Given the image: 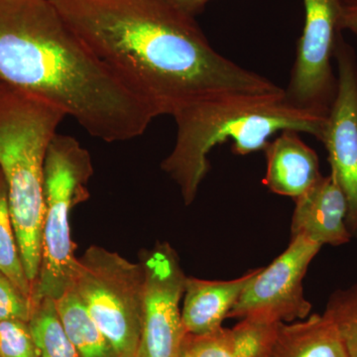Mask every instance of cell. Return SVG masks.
<instances>
[{
  "mask_svg": "<svg viewBox=\"0 0 357 357\" xmlns=\"http://www.w3.org/2000/svg\"><path fill=\"white\" fill-rule=\"evenodd\" d=\"M0 82L43 98L105 142L138 137L157 117L51 0H0Z\"/></svg>",
  "mask_w": 357,
  "mask_h": 357,
  "instance_id": "2",
  "label": "cell"
},
{
  "mask_svg": "<svg viewBox=\"0 0 357 357\" xmlns=\"http://www.w3.org/2000/svg\"><path fill=\"white\" fill-rule=\"evenodd\" d=\"M305 25L285 98L294 107L328 116L338 81L332 59L342 36L340 0H304Z\"/></svg>",
  "mask_w": 357,
  "mask_h": 357,
  "instance_id": "7",
  "label": "cell"
},
{
  "mask_svg": "<svg viewBox=\"0 0 357 357\" xmlns=\"http://www.w3.org/2000/svg\"><path fill=\"white\" fill-rule=\"evenodd\" d=\"M59 318L81 357H117L73 289L55 300Z\"/></svg>",
  "mask_w": 357,
  "mask_h": 357,
  "instance_id": "15",
  "label": "cell"
},
{
  "mask_svg": "<svg viewBox=\"0 0 357 357\" xmlns=\"http://www.w3.org/2000/svg\"><path fill=\"white\" fill-rule=\"evenodd\" d=\"M32 311V301L0 272V321L20 319L28 323Z\"/></svg>",
  "mask_w": 357,
  "mask_h": 357,
  "instance_id": "22",
  "label": "cell"
},
{
  "mask_svg": "<svg viewBox=\"0 0 357 357\" xmlns=\"http://www.w3.org/2000/svg\"><path fill=\"white\" fill-rule=\"evenodd\" d=\"M279 323L260 319H243L232 328L234 357H270Z\"/></svg>",
  "mask_w": 357,
  "mask_h": 357,
  "instance_id": "18",
  "label": "cell"
},
{
  "mask_svg": "<svg viewBox=\"0 0 357 357\" xmlns=\"http://www.w3.org/2000/svg\"><path fill=\"white\" fill-rule=\"evenodd\" d=\"M321 248V244L306 237H292L279 257L269 266L260 268L227 318L260 319L273 323L306 319L312 305L305 298L303 280Z\"/></svg>",
  "mask_w": 357,
  "mask_h": 357,
  "instance_id": "9",
  "label": "cell"
},
{
  "mask_svg": "<svg viewBox=\"0 0 357 357\" xmlns=\"http://www.w3.org/2000/svg\"><path fill=\"white\" fill-rule=\"evenodd\" d=\"M0 357H41L27 321H0Z\"/></svg>",
  "mask_w": 357,
  "mask_h": 357,
  "instance_id": "21",
  "label": "cell"
},
{
  "mask_svg": "<svg viewBox=\"0 0 357 357\" xmlns=\"http://www.w3.org/2000/svg\"><path fill=\"white\" fill-rule=\"evenodd\" d=\"M183 13L194 16L199 13L210 0H164Z\"/></svg>",
  "mask_w": 357,
  "mask_h": 357,
  "instance_id": "23",
  "label": "cell"
},
{
  "mask_svg": "<svg viewBox=\"0 0 357 357\" xmlns=\"http://www.w3.org/2000/svg\"><path fill=\"white\" fill-rule=\"evenodd\" d=\"M41 357H81L62 325L55 300L43 298L33 304L28 321Z\"/></svg>",
  "mask_w": 357,
  "mask_h": 357,
  "instance_id": "16",
  "label": "cell"
},
{
  "mask_svg": "<svg viewBox=\"0 0 357 357\" xmlns=\"http://www.w3.org/2000/svg\"><path fill=\"white\" fill-rule=\"evenodd\" d=\"M333 57L337 63L338 88L321 143L328 151L331 175L347 198V227L357 236V61L342 35Z\"/></svg>",
  "mask_w": 357,
  "mask_h": 357,
  "instance_id": "10",
  "label": "cell"
},
{
  "mask_svg": "<svg viewBox=\"0 0 357 357\" xmlns=\"http://www.w3.org/2000/svg\"><path fill=\"white\" fill-rule=\"evenodd\" d=\"M177 138L162 169L177 183L185 204L198 194L213 147L231 140L232 153L263 151L277 132L294 130L323 141L328 116L294 107L285 91L276 95L231 93L204 100L174 116Z\"/></svg>",
  "mask_w": 357,
  "mask_h": 357,
  "instance_id": "3",
  "label": "cell"
},
{
  "mask_svg": "<svg viewBox=\"0 0 357 357\" xmlns=\"http://www.w3.org/2000/svg\"><path fill=\"white\" fill-rule=\"evenodd\" d=\"M325 314L337 326L349 357H357V285L333 294Z\"/></svg>",
  "mask_w": 357,
  "mask_h": 357,
  "instance_id": "19",
  "label": "cell"
},
{
  "mask_svg": "<svg viewBox=\"0 0 357 357\" xmlns=\"http://www.w3.org/2000/svg\"><path fill=\"white\" fill-rule=\"evenodd\" d=\"M93 175L88 150L72 136L57 133L45 160L41 264L33 284L32 304L43 298L57 300L72 285L77 258L70 236V213L88 201Z\"/></svg>",
  "mask_w": 357,
  "mask_h": 357,
  "instance_id": "5",
  "label": "cell"
},
{
  "mask_svg": "<svg viewBox=\"0 0 357 357\" xmlns=\"http://www.w3.org/2000/svg\"><path fill=\"white\" fill-rule=\"evenodd\" d=\"M181 357H234L232 330L220 326L203 335H185Z\"/></svg>",
  "mask_w": 357,
  "mask_h": 357,
  "instance_id": "20",
  "label": "cell"
},
{
  "mask_svg": "<svg viewBox=\"0 0 357 357\" xmlns=\"http://www.w3.org/2000/svg\"><path fill=\"white\" fill-rule=\"evenodd\" d=\"M342 31L349 30L357 36V8H345L342 14L340 20Z\"/></svg>",
  "mask_w": 357,
  "mask_h": 357,
  "instance_id": "24",
  "label": "cell"
},
{
  "mask_svg": "<svg viewBox=\"0 0 357 357\" xmlns=\"http://www.w3.org/2000/svg\"><path fill=\"white\" fill-rule=\"evenodd\" d=\"M345 8H357V0H340Z\"/></svg>",
  "mask_w": 357,
  "mask_h": 357,
  "instance_id": "25",
  "label": "cell"
},
{
  "mask_svg": "<svg viewBox=\"0 0 357 357\" xmlns=\"http://www.w3.org/2000/svg\"><path fill=\"white\" fill-rule=\"evenodd\" d=\"M70 29L157 116L231 95L284 89L213 48L194 16L164 0H51Z\"/></svg>",
  "mask_w": 357,
  "mask_h": 357,
  "instance_id": "1",
  "label": "cell"
},
{
  "mask_svg": "<svg viewBox=\"0 0 357 357\" xmlns=\"http://www.w3.org/2000/svg\"><path fill=\"white\" fill-rule=\"evenodd\" d=\"M140 257L145 283L137 357H181L185 333L180 302L187 276L169 243L157 244Z\"/></svg>",
  "mask_w": 357,
  "mask_h": 357,
  "instance_id": "8",
  "label": "cell"
},
{
  "mask_svg": "<svg viewBox=\"0 0 357 357\" xmlns=\"http://www.w3.org/2000/svg\"><path fill=\"white\" fill-rule=\"evenodd\" d=\"M258 271L251 270L241 278L229 281L187 277L181 310L185 335H203L222 326V321Z\"/></svg>",
  "mask_w": 357,
  "mask_h": 357,
  "instance_id": "13",
  "label": "cell"
},
{
  "mask_svg": "<svg viewBox=\"0 0 357 357\" xmlns=\"http://www.w3.org/2000/svg\"><path fill=\"white\" fill-rule=\"evenodd\" d=\"M294 130L281 131L263 152L266 176L263 184L274 194L299 198L321 180L318 154Z\"/></svg>",
  "mask_w": 357,
  "mask_h": 357,
  "instance_id": "12",
  "label": "cell"
},
{
  "mask_svg": "<svg viewBox=\"0 0 357 357\" xmlns=\"http://www.w3.org/2000/svg\"><path fill=\"white\" fill-rule=\"evenodd\" d=\"M294 201L292 237H306L321 246H340L351 241L347 198L333 175L323 176L312 189Z\"/></svg>",
  "mask_w": 357,
  "mask_h": 357,
  "instance_id": "11",
  "label": "cell"
},
{
  "mask_svg": "<svg viewBox=\"0 0 357 357\" xmlns=\"http://www.w3.org/2000/svg\"><path fill=\"white\" fill-rule=\"evenodd\" d=\"M144 268L100 246L77 258L70 289L117 357H137L142 333Z\"/></svg>",
  "mask_w": 357,
  "mask_h": 357,
  "instance_id": "6",
  "label": "cell"
},
{
  "mask_svg": "<svg viewBox=\"0 0 357 357\" xmlns=\"http://www.w3.org/2000/svg\"><path fill=\"white\" fill-rule=\"evenodd\" d=\"M0 272H2L26 297L31 300L32 285L26 275L16 239L6 178L0 171Z\"/></svg>",
  "mask_w": 357,
  "mask_h": 357,
  "instance_id": "17",
  "label": "cell"
},
{
  "mask_svg": "<svg viewBox=\"0 0 357 357\" xmlns=\"http://www.w3.org/2000/svg\"><path fill=\"white\" fill-rule=\"evenodd\" d=\"M66 116L43 98L0 82V171L32 287L41 264L45 160Z\"/></svg>",
  "mask_w": 357,
  "mask_h": 357,
  "instance_id": "4",
  "label": "cell"
},
{
  "mask_svg": "<svg viewBox=\"0 0 357 357\" xmlns=\"http://www.w3.org/2000/svg\"><path fill=\"white\" fill-rule=\"evenodd\" d=\"M270 357H349L337 326L326 314L292 325L279 323Z\"/></svg>",
  "mask_w": 357,
  "mask_h": 357,
  "instance_id": "14",
  "label": "cell"
}]
</instances>
